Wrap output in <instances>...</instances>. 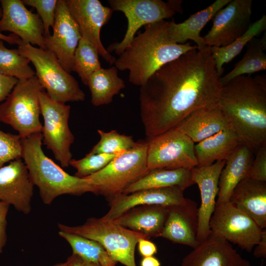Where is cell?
Instances as JSON below:
<instances>
[{
  "label": "cell",
  "mask_w": 266,
  "mask_h": 266,
  "mask_svg": "<svg viewBox=\"0 0 266 266\" xmlns=\"http://www.w3.org/2000/svg\"><path fill=\"white\" fill-rule=\"evenodd\" d=\"M220 77L209 46L192 49L155 72L139 89L147 139L175 127L195 110L217 105Z\"/></svg>",
  "instance_id": "6da1fadb"
},
{
  "label": "cell",
  "mask_w": 266,
  "mask_h": 266,
  "mask_svg": "<svg viewBox=\"0 0 266 266\" xmlns=\"http://www.w3.org/2000/svg\"><path fill=\"white\" fill-rule=\"evenodd\" d=\"M217 106L240 143L253 153L266 143V77L243 75L222 87Z\"/></svg>",
  "instance_id": "7a4b0ae2"
},
{
  "label": "cell",
  "mask_w": 266,
  "mask_h": 266,
  "mask_svg": "<svg viewBox=\"0 0 266 266\" xmlns=\"http://www.w3.org/2000/svg\"><path fill=\"white\" fill-rule=\"evenodd\" d=\"M168 21H160L144 26V31L135 36L119 55L115 66L121 71L128 70L129 81L141 87L160 68L196 48L190 42H172L167 33Z\"/></svg>",
  "instance_id": "3957f363"
},
{
  "label": "cell",
  "mask_w": 266,
  "mask_h": 266,
  "mask_svg": "<svg viewBox=\"0 0 266 266\" xmlns=\"http://www.w3.org/2000/svg\"><path fill=\"white\" fill-rule=\"evenodd\" d=\"M42 133L21 138V158L33 183L39 189L43 202L50 205L63 195L95 194L94 188L87 179L69 174L45 155L42 148Z\"/></svg>",
  "instance_id": "277c9868"
},
{
  "label": "cell",
  "mask_w": 266,
  "mask_h": 266,
  "mask_svg": "<svg viewBox=\"0 0 266 266\" xmlns=\"http://www.w3.org/2000/svg\"><path fill=\"white\" fill-rule=\"evenodd\" d=\"M147 149V140H139L133 147L115 157L103 168L84 178L94 188L95 194L110 200L123 194L149 171Z\"/></svg>",
  "instance_id": "5b68a950"
},
{
  "label": "cell",
  "mask_w": 266,
  "mask_h": 266,
  "mask_svg": "<svg viewBox=\"0 0 266 266\" xmlns=\"http://www.w3.org/2000/svg\"><path fill=\"white\" fill-rule=\"evenodd\" d=\"M18 45V51L33 63L35 76L51 99L64 103L85 100V93L78 82L52 52L25 43L21 39Z\"/></svg>",
  "instance_id": "8992f818"
},
{
  "label": "cell",
  "mask_w": 266,
  "mask_h": 266,
  "mask_svg": "<svg viewBox=\"0 0 266 266\" xmlns=\"http://www.w3.org/2000/svg\"><path fill=\"white\" fill-rule=\"evenodd\" d=\"M59 231L74 233L99 242L111 257L125 266H136L135 250L138 240L148 239L143 234L120 226L113 221L92 217L79 226L59 223Z\"/></svg>",
  "instance_id": "52a82bcc"
},
{
  "label": "cell",
  "mask_w": 266,
  "mask_h": 266,
  "mask_svg": "<svg viewBox=\"0 0 266 266\" xmlns=\"http://www.w3.org/2000/svg\"><path fill=\"white\" fill-rule=\"evenodd\" d=\"M43 89L35 75L19 80L0 104V122L11 126L21 138L42 132L39 95Z\"/></svg>",
  "instance_id": "ba28073f"
},
{
  "label": "cell",
  "mask_w": 266,
  "mask_h": 266,
  "mask_svg": "<svg viewBox=\"0 0 266 266\" xmlns=\"http://www.w3.org/2000/svg\"><path fill=\"white\" fill-rule=\"evenodd\" d=\"M110 8L122 12L128 20V27L123 39L110 44L107 50L120 55L130 44L137 31L142 26L172 17L182 13V0H109Z\"/></svg>",
  "instance_id": "9c48e42d"
},
{
  "label": "cell",
  "mask_w": 266,
  "mask_h": 266,
  "mask_svg": "<svg viewBox=\"0 0 266 266\" xmlns=\"http://www.w3.org/2000/svg\"><path fill=\"white\" fill-rule=\"evenodd\" d=\"M39 98L44 119L42 141L62 166L66 167L72 159L70 146L74 140L68 126L70 106L53 100L44 90L39 93Z\"/></svg>",
  "instance_id": "30bf717a"
},
{
  "label": "cell",
  "mask_w": 266,
  "mask_h": 266,
  "mask_svg": "<svg viewBox=\"0 0 266 266\" xmlns=\"http://www.w3.org/2000/svg\"><path fill=\"white\" fill-rule=\"evenodd\" d=\"M147 141V162L149 170L192 169L198 166L195 143L175 127Z\"/></svg>",
  "instance_id": "8fae6325"
},
{
  "label": "cell",
  "mask_w": 266,
  "mask_h": 266,
  "mask_svg": "<svg viewBox=\"0 0 266 266\" xmlns=\"http://www.w3.org/2000/svg\"><path fill=\"white\" fill-rule=\"evenodd\" d=\"M209 227L213 233L249 253L260 241L263 230L230 201L216 204Z\"/></svg>",
  "instance_id": "7c38bea8"
},
{
  "label": "cell",
  "mask_w": 266,
  "mask_h": 266,
  "mask_svg": "<svg viewBox=\"0 0 266 266\" xmlns=\"http://www.w3.org/2000/svg\"><path fill=\"white\" fill-rule=\"evenodd\" d=\"M252 0H231L213 17L212 26L203 39L207 46L227 45L242 35L252 24Z\"/></svg>",
  "instance_id": "4fadbf2b"
},
{
  "label": "cell",
  "mask_w": 266,
  "mask_h": 266,
  "mask_svg": "<svg viewBox=\"0 0 266 266\" xmlns=\"http://www.w3.org/2000/svg\"><path fill=\"white\" fill-rule=\"evenodd\" d=\"M66 2L82 38L92 43L107 63L114 64L116 59L105 48L100 37L101 29L109 21L113 10L99 0H66Z\"/></svg>",
  "instance_id": "5bb4252c"
},
{
  "label": "cell",
  "mask_w": 266,
  "mask_h": 266,
  "mask_svg": "<svg viewBox=\"0 0 266 266\" xmlns=\"http://www.w3.org/2000/svg\"><path fill=\"white\" fill-rule=\"evenodd\" d=\"M53 29L52 34L44 36L46 50L52 52L70 73L74 52L82 37L65 0H58Z\"/></svg>",
  "instance_id": "9a60e30c"
},
{
  "label": "cell",
  "mask_w": 266,
  "mask_h": 266,
  "mask_svg": "<svg viewBox=\"0 0 266 266\" xmlns=\"http://www.w3.org/2000/svg\"><path fill=\"white\" fill-rule=\"evenodd\" d=\"M0 3V32H12L23 42L46 50L43 26L38 14L29 10L22 0H2Z\"/></svg>",
  "instance_id": "2e32d148"
},
{
  "label": "cell",
  "mask_w": 266,
  "mask_h": 266,
  "mask_svg": "<svg viewBox=\"0 0 266 266\" xmlns=\"http://www.w3.org/2000/svg\"><path fill=\"white\" fill-rule=\"evenodd\" d=\"M226 161H219L209 166H197L191 169L192 180L199 187L201 198L197 234L199 244L205 241L211 233L209 222L216 205L219 177Z\"/></svg>",
  "instance_id": "e0dca14e"
},
{
  "label": "cell",
  "mask_w": 266,
  "mask_h": 266,
  "mask_svg": "<svg viewBox=\"0 0 266 266\" xmlns=\"http://www.w3.org/2000/svg\"><path fill=\"white\" fill-rule=\"evenodd\" d=\"M33 186L22 158L0 168V201L12 205L25 214L32 210Z\"/></svg>",
  "instance_id": "ac0fdd59"
},
{
  "label": "cell",
  "mask_w": 266,
  "mask_h": 266,
  "mask_svg": "<svg viewBox=\"0 0 266 266\" xmlns=\"http://www.w3.org/2000/svg\"><path fill=\"white\" fill-rule=\"evenodd\" d=\"M184 191L178 187H166L122 194L109 200L110 209L101 218L113 221L129 210L140 205L170 206L178 205L183 202L186 199Z\"/></svg>",
  "instance_id": "d6986e66"
},
{
  "label": "cell",
  "mask_w": 266,
  "mask_h": 266,
  "mask_svg": "<svg viewBox=\"0 0 266 266\" xmlns=\"http://www.w3.org/2000/svg\"><path fill=\"white\" fill-rule=\"evenodd\" d=\"M181 266H252L231 243L211 233L183 259Z\"/></svg>",
  "instance_id": "ffe728a7"
},
{
  "label": "cell",
  "mask_w": 266,
  "mask_h": 266,
  "mask_svg": "<svg viewBox=\"0 0 266 266\" xmlns=\"http://www.w3.org/2000/svg\"><path fill=\"white\" fill-rule=\"evenodd\" d=\"M198 208L196 201L187 198L179 204L168 206L160 237L193 249L198 246Z\"/></svg>",
  "instance_id": "44dd1931"
},
{
  "label": "cell",
  "mask_w": 266,
  "mask_h": 266,
  "mask_svg": "<svg viewBox=\"0 0 266 266\" xmlns=\"http://www.w3.org/2000/svg\"><path fill=\"white\" fill-rule=\"evenodd\" d=\"M175 128L198 143L231 127L217 105L203 107L190 113Z\"/></svg>",
  "instance_id": "7402d4cb"
},
{
  "label": "cell",
  "mask_w": 266,
  "mask_h": 266,
  "mask_svg": "<svg viewBox=\"0 0 266 266\" xmlns=\"http://www.w3.org/2000/svg\"><path fill=\"white\" fill-rule=\"evenodd\" d=\"M168 206L145 205L134 207L113 221L125 228L141 233L148 239L160 237Z\"/></svg>",
  "instance_id": "603a6c76"
},
{
  "label": "cell",
  "mask_w": 266,
  "mask_h": 266,
  "mask_svg": "<svg viewBox=\"0 0 266 266\" xmlns=\"http://www.w3.org/2000/svg\"><path fill=\"white\" fill-rule=\"evenodd\" d=\"M229 201L248 214L261 229H266V182L243 179L234 189Z\"/></svg>",
  "instance_id": "cb8c5ba5"
},
{
  "label": "cell",
  "mask_w": 266,
  "mask_h": 266,
  "mask_svg": "<svg viewBox=\"0 0 266 266\" xmlns=\"http://www.w3.org/2000/svg\"><path fill=\"white\" fill-rule=\"evenodd\" d=\"M231 1L217 0L180 23H176L173 20L168 21L167 33L169 38L172 42L178 44H183L191 40L195 42L199 50L205 48L207 46L200 35L202 29L219 10Z\"/></svg>",
  "instance_id": "d4e9b609"
},
{
  "label": "cell",
  "mask_w": 266,
  "mask_h": 266,
  "mask_svg": "<svg viewBox=\"0 0 266 266\" xmlns=\"http://www.w3.org/2000/svg\"><path fill=\"white\" fill-rule=\"evenodd\" d=\"M253 154L247 146L240 144L226 160L219 177L216 204L229 201L235 187L246 178Z\"/></svg>",
  "instance_id": "484cf974"
},
{
  "label": "cell",
  "mask_w": 266,
  "mask_h": 266,
  "mask_svg": "<svg viewBox=\"0 0 266 266\" xmlns=\"http://www.w3.org/2000/svg\"><path fill=\"white\" fill-rule=\"evenodd\" d=\"M240 144L232 129L222 130L195 144V152L199 166L226 161Z\"/></svg>",
  "instance_id": "4316f807"
},
{
  "label": "cell",
  "mask_w": 266,
  "mask_h": 266,
  "mask_svg": "<svg viewBox=\"0 0 266 266\" xmlns=\"http://www.w3.org/2000/svg\"><path fill=\"white\" fill-rule=\"evenodd\" d=\"M194 184L191 169H154L129 186L123 194L166 187H178L185 190Z\"/></svg>",
  "instance_id": "83f0119b"
},
{
  "label": "cell",
  "mask_w": 266,
  "mask_h": 266,
  "mask_svg": "<svg viewBox=\"0 0 266 266\" xmlns=\"http://www.w3.org/2000/svg\"><path fill=\"white\" fill-rule=\"evenodd\" d=\"M115 66L107 68L101 67L89 77L87 86L91 94V103L99 106L110 103L114 96L125 88Z\"/></svg>",
  "instance_id": "f1b7e54d"
},
{
  "label": "cell",
  "mask_w": 266,
  "mask_h": 266,
  "mask_svg": "<svg viewBox=\"0 0 266 266\" xmlns=\"http://www.w3.org/2000/svg\"><path fill=\"white\" fill-rule=\"evenodd\" d=\"M246 46L245 54L234 67L225 75L220 77L222 87L237 76L251 75L266 70V54L264 52L266 49V33L261 38H254Z\"/></svg>",
  "instance_id": "f546056e"
},
{
  "label": "cell",
  "mask_w": 266,
  "mask_h": 266,
  "mask_svg": "<svg viewBox=\"0 0 266 266\" xmlns=\"http://www.w3.org/2000/svg\"><path fill=\"white\" fill-rule=\"evenodd\" d=\"M266 29V16L252 23L248 30L240 37L229 44L222 46L209 47L215 66L218 75L221 77L225 64L230 62L242 50L245 46L254 38L256 37Z\"/></svg>",
  "instance_id": "4dcf8cb0"
},
{
  "label": "cell",
  "mask_w": 266,
  "mask_h": 266,
  "mask_svg": "<svg viewBox=\"0 0 266 266\" xmlns=\"http://www.w3.org/2000/svg\"><path fill=\"white\" fill-rule=\"evenodd\" d=\"M58 234L70 245L72 254L101 266H116L117 262L99 242L68 232L59 231Z\"/></svg>",
  "instance_id": "1f68e13d"
},
{
  "label": "cell",
  "mask_w": 266,
  "mask_h": 266,
  "mask_svg": "<svg viewBox=\"0 0 266 266\" xmlns=\"http://www.w3.org/2000/svg\"><path fill=\"white\" fill-rule=\"evenodd\" d=\"M30 61L21 55L17 49L5 47L0 39V73L16 78L19 80L29 79L35 75L29 66Z\"/></svg>",
  "instance_id": "d6a6232c"
},
{
  "label": "cell",
  "mask_w": 266,
  "mask_h": 266,
  "mask_svg": "<svg viewBox=\"0 0 266 266\" xmlns=\"http://www.w3.org/2000/svg\"><path fill=\"white\" fill-rule=\"evenodd\" d=\"M97 48L90 42L81 38L75 49L72 71L76 72L82 83L87 85L90 76L101 67Z\"/></svg>",
  "instance_id": "836d02e7"
},
{
  "label": "cell",
  "mask_w": 266,
  "mask_h": 266,
  "mask_svg": "<svg viewBox=\"0 0 266 266\" xmlns=\"http://www.w3.org/2000/svg\"><path fill=\"white\" fill-rule=\"evenodd\" d=\"M100 141L92 148L90 154H116L133 147L135 142L132 136L119 133L115 130L105 132L98 130Z\"/></svg>",
  "instance_id": "e575fe53"
},
{
  "label": "cell",
  "mask_w": 266,
  "mask_h": 266,
  "mask_svg": "<svg viewBox=\"0 0 266 266\" xmlns=\"http://www.w3.org/2000/svg\"><path fill=\"white\" fill-rule=\"evenodd\" d=\"M125 151L116 154H92L88 153L81 159H71L69 165L76 169L75 176L84 178L103 168L115 157Z\"/></svg>",
  "instance_id": "d590c367"
},
{
  "label": "cell",
  "mask_w": 266,
  "mask_h": 266,
  "mask_svg": "<svg viewBox=\"0 0 266 266\" xmlns=\"http://www.w3.org/2000/svg\"><path fill=\"white\" fill-rule=\"evenodd\" d=\"M21 138L0 130V168L8 162L22 158Z\"/></svg>",
  "instance_id": "8d00e7d4"
},
{
  "label": "cell",
  "mask_w": 266,
  "mask_h": 266,
  "mask_svg": "<svg viewBox=\"0 0 266 266\" xmlns=\"http://www.w3.org/2000/svg\"><path fill=\"white\" fill-rule=\"evenodd\" d=\"M24 4L34 7L39 16L44 29V36L50 34V28H53L58 0H23Z\"/></svg>",
  "instance_id": "74e56055"
},
{
  "label": "cell",
  "mask_w": 266,
  "mask_h": 266,
  "mask_svg": "<svg viewBox=\"0 0 266 266\" xmlns=\"http://www.w3.org/2000/svg\"><path fill=\"white\" fill-rule=\"evenodd\" d=\"M246 178L266 182V143L256 151Z\"/></svg>",
  "instance_id": "f35d334b"
},
{
  "label": "cell",
  "mask_w": 266,
  "mask_h": 266,
  "mask_svg": "<svg viewBox=\"0 0 266 266\" xmlns=\"http://www.w3.org/2000/svg\"><path fill=\"white\" fill-rule=\"evenodd\" d=\"M9 205L0 201V254L2 253L3 249L7 241V215Z\"/></svg>",
  "instance_id": "ab89813d"
},
{
  "label": "cell",
  "mask_w": 266,
  "mask_h": 266,
  "mask_svg": "<svg viewBox=\"0 0 266 266\" xmlns=\"http://www.w3.org/2000/svg\"><path fill=\"white\" fill-rule=\"evenodd\" d=\"M18 81L15 77L0 73V103L6 99Z\"/></svg>",
  "instance_id": "60d3db41"
},
{
  "label": "cell",
  "mask_w": 266,
  "mask_h": 266,
  "mask_svg": "<svg viewBox=\"0 0 266 266\" xmlns=\"http://www.w3.org/2000/svg\"><path fill=\"white\" fill-rule=\"evenodd\" d=\"M137 245L139 253L142 257L153 256L157 253L156 245L149 239L141 238Z\"/></svg>",
  "instance_id": "b9f144b4"
},
{
  "label": "cell",
  "mask_w": 266,
  "mask_h": 266,
  "mask_svg": "<svg viewBox=\"0 0 266 266\" xmlns=\"http://www.w3.org/2000/svg\"><path fill=\"white\" fill-rule=\"evenodd\" d=\"M253 255L256 258L266 257V230L263 229L261 237L253 251Z\"/></svg>",
  "instance_id": "7bdbcfd3"
},
{
  "label": "cell",
  "mask_w": 266,
  "mask_h": 266,
  "mask_svg": "<svg viewBox=\"0 0 266 266\" xmlns=\"http://www.w3.org/2000/svg\"><path fill=\"white\" fill-rule=\"evenodd\" d=\"M66 263L67 266H101L98 264L86 261L73 254L68 257Z\"/></svg>",
  "instance_id": "ee69618b"
},
{
  "label": "cell",
  "mask_w": 266,
  "mask_h": 266,
  "mask_svg": "<svg viewBox=\"0 0 266 266\" xmlns=\"http://www.w3.org/2000/svg\"><path fill=\"white\" fill-rule=\"evenodd\" d=\"M140 266H161V263L154 256L146 257L142 258Z\"/></svg>",
  "instance_id": "f6af8a7d"
},
{
  "label": "cell",
  "mask_w": 266,
  "mask_h": 266,
  "mask_svg": "<svg viewBox=\"0 0 266 266\" xmlns=\"http://www.w3.org/2000/svg\"><path fill=\"white\" fill-rule=\"evenodd\" d=\"M0 39L7 42L10 44H18L21 39L16 35L13 34L9 35H4L0 32Z\"/></svg>",
  "instance_id": "bcb514c9"
},
{
  "label": "cell",
  "mask_w": 266,
  "mask_h": 266,
  "mask_svg": "<svg viewBox=\"0 0 266 266\" xmlns=\"http://www.w3.org/2000/svg\"><path fill=\"white\" fill-rule=\"evenodd\" d=\"M53 266H67V263L66 262L65 263H61L59 264H56L54 265Z\"/></svg>",
  "instance_id": "7dc6e473"
},
{
  "label": "cell",
  "mask_w": 266,
  "mask_h": 266,
  "mask_svg": "<svg viewBox=\"0 0 266 266\" xmlns=\"http://www.w3.org/2000/svg\"><path fill=\"white\" fill-rule=\"evenodd\" d=\"M2 16V9L1 7L0 6V19L1 18Z\"/></svg>",
  "instance_id": "c3c4849f"
},
{
  "label": "cell",
  "mask_w": 266,
  "mask_h": 266,
  "mask_svg": "<svg viewBox=\"0 0 266 266\" xmlns=\"http://www.w3.org/2000/svg\"><path fill=\"white\" fill-rule=\"evenodd\" d=\"M261 266H262V265Z\"/></svg>",
  "instance_id": "681fc988"
}]
</instances>
